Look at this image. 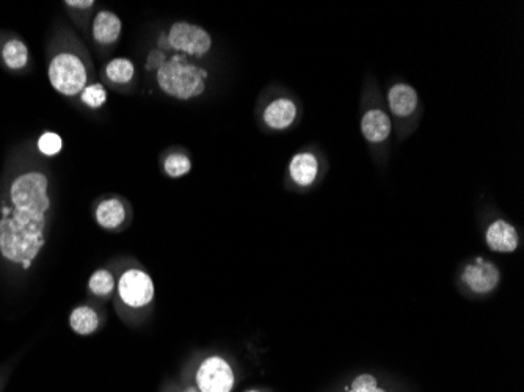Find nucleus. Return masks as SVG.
Returning a JSON list of instances; mask_svg holds the SVG:
<instances>
[{
	"mask_svg": "<svg viewBox=\"0 0 524 392\" xmlns=\"http://www.w3.org/2000/svg\"><path fill=\"white\" fill-rule=\"evenodd\" d=\"M463 280L468 284L471 291L477 292V294H487L498 286L499 272L495 265L490 264V262L477 259L474 264L466 267Z\"/></svg>",
	"mask_w": 524,
	"mask_h": 392,
	"instance_id": "obj_10",
	"label": "nucleus"
},
{
	"mask_svg": "<svg viewBox=\"0 0 524 392\" xmlns=\"http://www.w3.org/2000/svg\"><path fill=\"white\" fill-rule=\"evenodd\" d=\"M132 220L131 204L118 195L102 196L95 204V222L109 233H121Z\"/></svg>",
	"mask_w": 524,
	"mask_h": 392,
	"instance_id": "obj_7",
	"label": "nucleus"
},
{
	"mask_svg": "<svg viewBox=\"0 0 524 392\" xmlns=\"http://www.w3.org/2000/svg\"><path fill=\"white\" fill-rule=\"evenodd\" d=\"M88 292L99 300H109L117 291V278L109 269H98L88 278Z\"/></svg>",
	"mask_w": 524,
	"mask_h": 392,
	"instance_id": "obj_18",
	"label": "nucleus"
},
{
	"mask_svg": "<svg viewBox=\"0 0 524 392\" xmlns=\"http://www.w3.org/2000/svg\"><path fill=\"white\" fill-rule=\"evenodd\" d=\"M388 101H390L391 110L399 117H408L412 115L418 106V93L408 85L399 84L394 85L388 95Z\"/></svg>",
	"mask_w": 524,
	"mask_h": 392,
	"instance_id": "obj_16",
	"label": "nucleus"
},
{
	"mask_svg": "<svg viewBox=\"0 0 524 392\" xmlns=\"http://www.w3.org/2000/svg\"><path fill=\"white\" fill-rule=\"evenodd\" d=\"M37 151L44 157L59 156L63 151V138L57 132H43L37 140Z\"/></svg>",
	"mask_w": 524,
	"mask_h": 392,
	"instance_id": "obj_22",
	"label": "nucleus"
},
{
	"mask_svg": "<svg viewBox=\"0 0 524 392\" xmlns=\"http://www.w3.org/2000/svg\"><path fill=\"white\" fill-rule=\"evenodd\" d=\"M487 244L493 251L512 253L518 247V234L514 226L498 220L487 231Z\"/></svg>",
	"mask_w": 524,
	"mask_h": 392,
	"instance_id": "obj_12",
	"label": "nucleus"
},
{
	"mask_svg": "<svg viewBox=\"0 0 524 392\" xmlns=\"http://www.w3.org/2000/svg\"><path fill=\"white\" fill-rule=\"evenodd\" d=\"M167 52L161 51V49H153V51H150V54H148V57H146V63L145 68L148 73H151V71H156V69H159V66L162 65V63L167 60Z\"/></svg>",
	"mask_w": 524,
	"mask_h": 392,
	"instance_id": "obj_24",
	"label": "nucleus"
},
{
	"mask_svg": "<svg viewBox=\"0 0 524 392\" xmlns=\"http://www.w3.org/2000/svg\"><path fill=\"white\" fill-rule=\"evenodd\" d=\"M51 175L29 146L15 149L0 179V262L27 272L46 245L51 218Z\"/></svg>",
	"mask_w": 524,
	"mask_h": 392,
	"instance_id": "obj_1",
	"label": "nucleus"
},
{
	"mask_svg": "<svg viewBox=\"0 0 524 392\" xmlns=\"http://www.w3.org/2000/svg\"><path fill=\"white\" fill-rule=\"evenodd\" d=\"M46 52L49 84L60 96L77 98L88 85L93 84V60L70 27L60 26L54 30Z\"/></svg>",
	"mask_w": 524,
	"mask_h": 392,
	"instance_id": "obj_2",
	"label": "nucleus"
},
{
	"mask_svg": "<svg viewBox=\"0 0 524 392\" xmlns=\"http://www.w3.org/2000/svg\"><path fill=\"white\" fill-rule=\"evenodd\" d=\"M95 5V0H66L63 2L65 10L81 27H85V24L90 21L91 10L95 8Z\"/></svg>",
	"mask_w": 524,
	"mask_h": 392,
	"instance_id": "obj_20",
	"label": "nucleus"
},
{
	"mask_svg": "<svg viewBox=\"0 0 524 392\" xmlns=\"http://www.w3.org/2000/svg\"><path fill=\"white\" fill-rule=\"evenodd\" d=\"M156 84L164 95L179 101L198 98L206 90L208 73L190 62L189 57L173 54L154 71Z\"/></svg>",
	"mask_w": 524,
	"mask_h": 392,
	"instance_id": "obj_3",
	"label": "nucleus"
},
{
	"mask_svg": "<svg viewBox=\"0 0 524 392\" xmlns=\"http://www.w3.org/2000/svg\"><path fill=\"white\" fill-rule=\"evenodd\" d=\"M197 388L200 392H231L236 383L233 367L222 356H209L197 371Z\"/></svg>",
	"mask_w": 524,
	"mask_h": 392,
	"instance_id": "obj_6",
	"label": "nucleus"
},
{
	"mask_svg": "<svg viewBox=\"0 0 524 392\" xmlns=\"http://www.w3.org/2000/svg\"><path fill=\"white\" fill-rule=\"evenodd\" d=\"M291 178L294 179L299 186H311L316 181L317 176V159L313 154L302 153L292 159L291 167H289Z\"/></svg>",
	"mask_w": 524,
	"mask_h": 392,
	"instance_id": "obj_17",
	"label": "nucleus"
},
{
	"mask_svg": "<svg viewBox=\"0 0 524 392\" xmlns=\"http://www.w3.org/2000/svg\"><path fill=\"white\" fill-rule=\"evenodd\" d=\"M295 115H297V107L291 99H277V101L270 102L264 110V123L270 129L283 131L294 123Z\"/></svg>",
	"mask_w": 524,
	"mask_h": 392,
	"instance_id": "obj_11",
	"label": "nucleus"
},
{
	"mask_svg": "<svg viewBox=\"0 0 524 392\" xmlns=\"http://www.w3.org/2000/svg\"><path fill=\"white\" fill-rule=\"evenodd\" d=\"M101 324V314L91 305H79L71 311L70 327L79 336L95 334L101 328Z\"/></svg>",
	"mask_w": 524,
	"mask_h": 392,
	"instance_id": "obj_14",
	"label": "nucleus"
},
{
	"mask_svg": "<svg viewBox=\"0 0 524 392\" xmlns=\"http://www.w3.org/2000/svg\"><path fill=\"white\" fill-rule=\"evenodd\" d=\"M0 66L11 74L29 71V46L18 33L0 30Z\"/></svg>",
	"mask_w": 524,
	"mask_h": 392,
	"instance_id": "obj_8",
	"label": "nucleus"
},
{
	"mask_svg": "<svg viewBox=\"0 0 524 392\" xmlns=\"http://www.w3.org/2000/svg\"><path fill=\"white\" fill-rule=\"evenodd\" d=\"M117 295L123 308L139 311L154 302V281L139 267H131L121 272L117 280Z\"/></svg>",
	"mask_w": 524,
	"mask_h": 392,
	"instance_id": "obj_5",
	"label": "nucleus"
},
{
	"mask_svg": "<svg viewBox=\"0 0 524 392\" xmlns=\"http://www.w3.org/2000/svg\"><path fill=\"white\" fill-rule=\"evenodd\" d=\"M247 392H259V391H247Z\"/></svg>",
	"mask_w": 524,
	"mask_h": 392,
	"instance_id": "obj_26",
	"label": "nucleus"
},
{
	"mask_svg": "<svg viewBox=\"0 0 524 392\" xmlns=\"http://www.w3.org/2000/svg\"><path fill=\"white\" fill-rule=\"evenodd\" d=\"M91 38L98 48L110 49L117 46L123 33V22L117 13L110 10H99L91 18Z\"/></svg>",
	"mask_w": 524,
	"mask_h": 392,
	"instance_id": "obj_9",
	"label": "nucleus"
},
{
	"mask_svg": "<svg viewBox=\"0 0 524 392\" xmlns=\"http://www.w3.org/2000/svg\"><path fill=\"white\" fill-rule=\"evenodd\" d=\"M361 131L369 142H383L391 134L390 118L382 110H369L361 120Z\"/></svg>",
	"mask_w": 524,
	"mask_h": 392,
	"instance_id": "obj_15",
	"label": "nucleus"
},
{
	"mask_svg": "<svg viewBox=\"0 0 524 392\" xmlns=\"http://www.w3.org/2000/svg\"><path fill=\"white\" fill-rule=\"evenodd\" d=\"M211 48V35L203 27L193 26L189 22H175L157 40V49L184 57H203Z\"/></svg>",
	"mask_w": 524,
	"mask_h": 392,
	"instance_id": "obj_4",
	"label": "nucleus"
},
{
	"mask_svg": "<svg viewBox=\"0 0 524 392\" xmlns=\"http://www.w3.org/2000/svg\"><path fill=\"white\" fill-rule=\"evenodd\" d=\"M104 77L112 87L118 90H124L129 85L134 84L135 79V65L132 60L126 57H115L109 60L104 66Z\"/></svg>",
	"mask_w": 524,
	"mask_h": 392,
	"instance_id": "obj_13",
	"label": "nucleus"
},
{
	"mask_svg": "<svg viewBox=\"0 0 524 392\" xmlns=\"http://www.w3.org/2000/svg\"><path fill=\"white\" fill-rule=\"evenodd\" d=\"M82 104L87 106L88 109L98 110L101 107L106 106L107 102V90L101 82H93V84L88 85L84 91H82L81 96Z\"/></svg>",
	"mask_w": 524,
	"mask_h": 392,
	"instance_id": "obj_21",
	"label": "nucleus"
},
{
	"mask_svg": "<svg viewBox=\"0 0 524 392\" xmlns=\"http://www.w3.org/2000/svg\"><path fill=\"white\" fill-rule=\"evenodd\" d=\"M162 168H164L165 175L170 178H182L192 170V162L186 154L172 153L165 157Z\"/></svg>",
	"mask_w": 524,
	"mask_h": 392,
	"instance_id": "obj_19",
	"label": "nucleus"
},
{
	"mask_svg": "<svg viewBox=\"0 0 524 392\" xmlns=\"http://www.w3.org/2000/svg\"><path fill=\"white\" fill-rule=\"evenodd\" d=\"M186 392H200V391H198V389H195V388H189L187 389Z\"/></svg>",
	"mask_w": 524,
	"mask_h": 392,
	"instance_id": "obj_25",
	"label": "nucleus"
},
{
	"mask_svg": "<svg viewBox=\"0 0 524 392\" xmlns=\"http://www.w3.org/2000/svg\"><path fill=\"white\" fill-rule=\"evenodd\" d=\"M349 392H386L380 388L377 378L369 374L360 375L352 382V388Z\"/></svg>",
	"mask_w": 524,
	"mask_h": 392,
	"instance_id": "obj_23",
	"label": "nucleus"
}]
</instances>
